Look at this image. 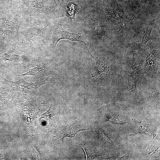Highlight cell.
I'll return each mask as SVG.
<instances>
[{"mask_svg":"<svg viewBox=\"0 0 160 160\" xmlns=\"http://www.w3.org/2000/svg\"><path fill=\"white\" fill-rule=\"evenodd\" d=\"M3 81H0L1 83L7 85L12 88L14 91L21 95H33L36 94L38 88L42 85L54 82L55 80L52 77H48L44 80L34 82H26L25 79H21L16 81H9L0 75Z\"/></svg>","mask_w":160,"mask_h":160,"instance_id":"obj_1","label":"cell"},{"mask_svg":"<svg viewBox=\"0 0 160 160\" xmlns=\"http://www.w3.org/2000/svg\"><path fill=\"white\" fill-rule=\"evenodd\" d=\"M21 124L27 132L32 131L36 126L35 121L40 110L35 100L28 99L18 105Z\"/></svg>","mask_w":160,"mask_h":160,"instance_id":"obj_2","label":"cell"},{"mask_svg":"<svg viewBox=\"0 0 160 160\" xmlns=\"http://www.w3.org/2000/svg\"><path fill=\"white\" fill-rule=\"evenodd\" d=\"M22 21L18 15L10 20L2 18L0 22V39L9 41L16 37Z\"/></svg>","mask_w":160,"mask_h":160,"instance_id":"obj_3","label":"cell"},{"mask_svg":"<svg viewBox=\"0 0 160 160\" xmlns=\"http://www.w3.org/2000/svg\"><path fill=\"white\" fill-rule=\"evenodd\" d=\"M48 31L47 26L39 27L30 25L24 28L20 32L21 43L24 46H28L45 37Z\"/></svg>","mask_w":160,"mask_h":160,"instance_id":"obj_4","label":"cell"},{"mask_svg":"<svg viewBox=\"0 0 160 160\" xmlns=\"http://www.w3.org/2000/svg\"><path fill=\"white\" fill-rule=\"evenodd\" d=\"M30 57L9 51L0 50V67L8 68L12 66L30 63Z\"/></svg>","mask_w":160,"mask_h":160,"instance_id":"obj_5","label":"cell"},{"mask_svg":"<svg viewBox=\"0 0 160 160\" xmlns=\"http://www.w3.org/2000/svg\"><path fill=\"white\" fill-rule=\"evenodd\" d=\"M52 32V45L54 48H55L59 41L62 39H67L84 43L82 40V33H75L69 32L63 29L60 24L54 25Z\"/></svg>","mask_w":160,"mask_h":160,"instance_id":"obj_6","label":"cell"},{"mask_svg":"<svg viewBox=\"0 0 160 160\" xmlns=\"http://www.w3.org/2000/svg\"><path fill=\"white\" fill-rule=\"evenodd\" d=\"M69 0H43L47 14H51L57 17L65 14V7Z\"/></svg>","mask_w":160,"mask_h":160,"instance_id":"obj_7","label":"cell"},{"mask_svg":"<svg viewBox=\"0 0 160 160\" xmlns=\"http://www.w3.org/2000/svg\"><path fill=\"white\" fill-rule=\"evenodd\" d=\"M51 63V61L49 60H43L36 67L29 68L27 72L16 76H33L38 80L37 81H42L44 76L49 74Z\"/></svg>","mask_w":160,"mask_h":160,"instance_id":"obj_8","label":"cell"},{"mask_svg":"<svg viewBox=\"0 0 160 160\" xmlns=\"http://www.w3.org/2000/svg\"><path fill=\"white\" fill-rule=\"evenodd\" d=\"M25 5L33 15H42L47 14L41 0H20Z\"/></svg>","mask_w":160,"mask_h":160,"instance_id":"obj_9","label":"cell"},{"mask_svg":"<svg viewBox=\"0 0 160 160\" xmlns=\"http://www.w3.org/2000/svg\"><path fill=\"white\" fill-rule=\"evenodd\" d=\"M109 68L106 59L101 57L97 61L92 71V76L97 79L105 78L109 71Z\"/></svg>","mask_w":160,"mask_h":160,"instance_id":"obj_10","label":"cell"},{"mask_svg":"<svg viewBox=\"0 0 160 160\" xmlns=\"http://www.w3.org/2000/svg\"><path fill=\"white\" fill-rule=\"evenodd\" d=\"M78 124H73L66 127L63 130V136L61 139L63 140L66 137H74L80 131L87 130Z\"/></svg>","mask_w":160,"mask_h":160,"instance_id":"obj_11","label":"cell"},{"mask_svg":"<svg viewBox=\"0 0 160 160\" xmlns=\"http://www.w3.org/2000/svg\"><path fill=\"white\" fill-rule=\"evenodd\" d=\"M69 0L67 2L65 8V15L69 20H72L75 19V14L79 9V5Z\"/></svg>","mask_w":160,"mask_h":160,"instance_id":"obj_12","label":"cell"},{"mask_svg":"<svg viewBox=\"0 0 160 160\" xmlns=\"http://www.w3.org/2000/svg\"><path fill=\"white\" fill-rule=\"evenodd\" d=\"M20 3L19 0H0V12L16 8Z\"/></svg>","mask_w":160,"mask_h":160,"instance_id":"obj_13","label":"cell"},{"mask_svg":"<svg viewBox=\"0 0 160 160\" xmlns=\"http://www.w3.org/2000/svg\"><path fill=\"white\" fill-rule=\"evenodd\" d=\"M140 73V68L137 67L132 72L129 77V84L130 89L132 90L136 89L137 82Z\"/></svg>","mask_w":160,"mask_h":160,"instance_id":"obj_14","label":"cell"},{"mask_svg":"<svg viewBox=\"0 0 160 160\" xmlns=\"http://www.w3.org/2000/svg\"><path fill=\"white\" fill-rule=\"evenodd\" d=\"M1 72V69H0V73Z\"/></svg>","mask_w":160,"mask_h":160,"instance_id":"obj_15","label":"cell"}]
</instances>
